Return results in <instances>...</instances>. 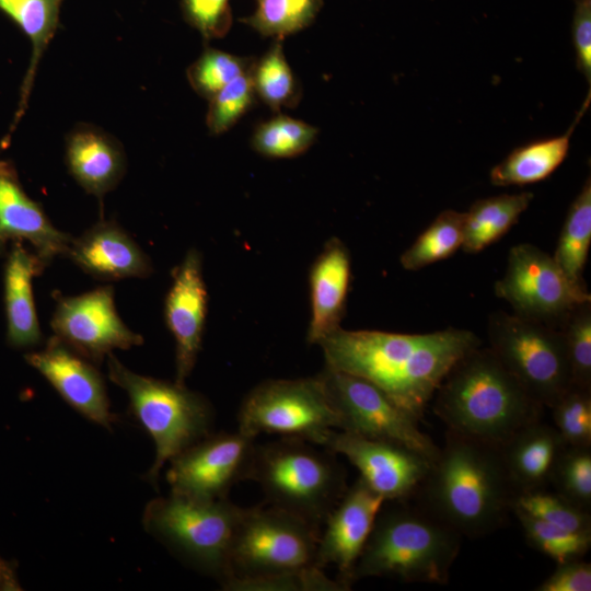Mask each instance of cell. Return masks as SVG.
Wrapping results in <instances>:
<instances>
[{"label":"cell","mask_w":591,"mask_h":591,"mask_svg":"<svg viewBox=\"0 0 591 591\" xmlns=\"http://www.w3.org/2000/svg\"><path fill=\"white\" fill-rule=\"evenodd\" d=\"M318 345L326 367L373 383L420 420L451 368L482 344L473 332L455 327L425 334L339 327Z\"/></svg>","instance_id":"obj_1"},{"label":"cell","mask_w":591,"mask_h":591,"mask_svg":"<svg viewBox=\"0 0 591 591\" xmlns=\"http://www.w3.org/2000/svg\"><path fill=\"white\" fill-rule=\"evenodd\" d=\"M417 494L424 509L462 536L475 538L501 525L517 491L499 445L448 429Z\"/></svg>","instance_id":"obj_2"},{"label":"cell","mask_w":591,"mask_h":591,"mask_svg":"<svg viewBox=\"0 0 591 591\" xmlns=\"http://www.w3.org/2000/svg\"><path fill=\"white\" fill-rule=\"evenodd\" d=\"M432 399L433 413L449 430L499 447L540 419L543 409L482 345L451 368Z\"/></svg>","instance_id":"obj_3"},{"label":"cell","mask_w":591,"mask_h":591,"mask_svg":"<svg viewBox=\"0 0 591 591\" xmlns=\"http://www.w3.org/2000/svg\"><path fill=\"white\" fill-rule=\"evenodd\" d=\"M462 537L421 506L381 509L351 581L389 577L445 584Z\"/></svg>","instance_id":"obj_4"},{"label":"cell","mask_w":591,"mask_h":591,"mask_svg":"<svg viewBox=\"0 0 591 591\" xmlns=\"http://www.w3.org/2000/svg\"><path fill=\"white\" fill-rule=\"evenodd\" d=\"M333 455L299 438L256 444L250 480L266 503L320 526L347 489L345 470Z\"/></svg>","instance_id":"obj_5"},{"label":"cell","mask_w":591,"mask_h":591,"mask_svg":"<svg viewBox=\"0 0 591 591\" xmlns=\"http://www.w3.org/2000/svg\"><path fill=\"white\" fill-rule=\"evenodd\" d=\"M244 508L228 498L198 499L176 493L144 508V530L190 568L221 584L229 576L233 536Z\"/></svg>","instance_id":"obj_6"},{"label":"cell","mask_w":591,"mask_h":591,"mask_svg":"<svg viewBox=\"0 0 591 591\" xmlns=\"http://www.w3.org/2000/svg\"><path fill=\"white\" fill-rule=\"evenodd\" d=\"M107 367L111 381L127 393L132 414L154 441L155 459L146 479L157 484L166 462L211 433L212 407L185 384L138 374L112 352Z\"/></svg>","instance_id":"obj_7"},{"label":"cell","mask_w":591,"mask_h":591,"mask_svg":"<svg viewBox=\"0 0 591 591\" xmlns=\"http://www.w3.org/2000/svg\"><path fill=\"white\" fill-rule=\"evenodd\" d=\"M318 540V525L291 512L266 502L244 508L232 541L229 576L222 583L317 567Z\"/></svg>","instance_id":"obj_8"},{"label":"cell","mask_w":591,"mask_h":591,"mask_svg":"<svg viewBox=\"0 0 591 591\" xmlns=\"http://www.w3.org/2000/svg\"><path fill=\"white\" fill-rule=\"evenodd\" d=\"M487 333L491 351L543 407L551 408L572 385L559 328L498 311L489 316Z\"/></svg>","instance_id":"obj_9"},{"label":"cell","mask_w":591,"mask_h":591,"mask_svg":"<svg viewBox=\"0 0 591 591\" xmlns=\"http://www.w3.org/2000/svg\"><path fill=\"white\" fill-rule=\"evenodd\" d=\"M237 422L241 432L256 438L275 433L321 445L339 417L317 375L292 380H267L244 398Z\"/></svg>","instance_id":"obj_10"},{"label":"cell","mask_w":591,"mask_h":591,"mask_svg":"<svg viewBox=\"0 0 591 591\" xmlns=\"http://www.w3.org/2000/svg\"><path fill=\"white\" fill-rule=\"evenodd\" d=\"M495 293L514 314L555 328L579 304L591 302L587 287L571 282L553 256L529 243L510 248Z\"/></svg>","instance_id":"obj_11"},{"label":"cell","mask_w":591,"mask_h":591,"mask_svg":"<svg viewBox=\"0 0 591 591\" xmlns=\"http://www.w3.org/2000/svg\"><path fill=\"white\" fill-rule=\"evenodd\" d=\"M318 376L339 417L338 430L397 442L436 460L440 448L420 430L419 419L396 405L376 385L326 366Z\"/></svg>","instance_id":"obj_12"},{"label":"cell","mask_w":591,"mask_h":591,"mask_svg":"<svg viewBox=\"0 0 591 591\" xmlns=\"http://www.w3.org/2000/svg\"><path fill=\"white\" fill-rule=\"evenodd\" d=\"M255 439L240 430L210 433L170 460L171 491L198 499L228 498L239 482L248 480Z\"/></svg>","instance_id":"obj_13"},{"label":"cell","mask_w":591,"mask_h":591,"mask_svg":"<svg viewBox=\"0 0 591 591\" xmlns=\"http://www.w3.org/2000/svg\"><path fill=\"white\" fill-rule=\"evenodd\" d=\"M50 321L54 335L91 362L100 363L114 349H129L143 343L119 317L112 286L66 297L54 296Z\"/></svg>","instance_id":"obj_14"},{"label":"cell","mask_w":591,"mask_h":591,"mask_svg":"<svg viewBox=\"0 0 591 591\" xmlns=\"http://www.w3.org/2000/svg\"><path fill=\"white\" fill-rule=\"evenodd\" d=\"M320 447L344 455L385 501L416 495L433 462L407 445L336 429L325 436Z\"/></svg>","instance_id":"obj_15"},{"label":"cell","mask_w":591,"mask_h":591,"mask_svg":"<svg viewBox=\"0 0 591 591\" xmlns=\"http://www.w3.org/2000/svg\"><path fill=\"white\" fill-rule=\"evenodd\" d=\"M385 500L360 477L346 489L338 503L327 515L320 534L316 566L334 565L335 578L348 590L355 566L364 548L374 522Z\"/></svg>","instance_id":"obj_16"},{"label":"cell","mask_w":591,"mask_h":591,"mask_svg":"<svg viewBox=\"0 0 591 591\" xmlns=\"http://www.w3.org/2000/svg\"><path fill=\"white\" fill-rule=\"evenodd\" d=\"M208 293L201 256L189 250L173 270L172 285L164 301L165 323L175 340V382L185 384L201 348Z\"/></svg>","instance_id":"obj_17"},{"label":"cell","mask_w":591,"mask_h":591,"mask_svg":"<svg viewBox=\"0 0 591 591\" xmlns=\"http://www.w3.org/2000/svg\"><path fill=\"white\" fill-rule=\"evenodd\" d=\"M25 360L72 408L89 420L112 428L115 418L109 409L105 382L91 361L55 335L42 350L26 354Z\"/></svg>","instance_id":"obj_18"},{"label":"cell","mask_w":591,"mask_h":591,"mask_svg":"<svg viewBox=\"0 0 591 591\" xmlns=\"http://www.w3.org/2000/svg\"><path fill=\"white\" fill-rule=\"evenodd\" d=\"M72 239L25 193L13 163L0 160V252L10 241H27L48 265L56 256H66Z\"/></svg>","instance_id":"obj_19"},{"label":"cell","mask_w":591,"mask_h":591,"mask_svg":"<svg viewBox=\"0 0 591 591\" xmlns=\"http://www.w3.org/2000/svg\"><path fill=\"white\" fill-rule=\"evenodd\" d=\"M66 256L84 273L102 280L146 278L153 270L149 256L113 221H100L73 237Z\"/></svg>","instance_id":"obj_20"},{"label":"cell","mask_w":591,"mask_h":591,"mask_svg":"<svg viewBox=\"0 0 591 591\" xmlns=\"http://www.w3.org/2000/svg\"><path fill=\"white\" fill-rule=\"evenodd\" d=\"M351 279L348 248L329 239L310 270L311 318L306 339L316 344L340 327Z\"/></svg>","instance_id":"obj_21"},{"label":"cell","mask_w":591,"mask_h":591,"mask_svg":"<svg viewBox=\"0 0 591 591\" xmlns=\"http://www.w3.org/2000/svg\"><path fill=\"white\" fill-rule=\"evenodd\" d=\"M66 163L77 183L102 199L126 172L120 143L102 129L86 124L76 126L66 138Z\"/></svg>","instance_id":"obj_22"},{"label":"cell","mask_w":591,"mask_h":591,"mask_svg":"<svg viewBox=\"0 0 591 591\" xmlns=\"http://www.w3.org/2000/svg\"><path fill=\"white\" fill-rule=\"evenodd\" d=\"M47 264L21 242H14L4 266L7 343L16 349L40 344V332L33 297V279Z\"/></svg>","instance_id":"obj_23"},{"label":"cell","mask_w":591,"mask_h":591,"mask_svg":"<svg viewBox=\"0 0 591 591\" xmlns=\"http://www.w3.org/2000/svg\"><path fill=\"white\" fill-rule=\"evenodd\" d=\"M565 447L555 427L540 419L525 425L501 444L503 464L517 494L545 488Z\"/></svg>","instance_id":"obj_24"},{"label":"cell","mask_w":591,"mask_h":591,"mask_svg":"<svg viewBox=\"0 0 591 591\" xmlns=\"http://www.w3.org/2000/svg\"><path fill=\"white\" fill-rule=\"evenodd\" d=\"M61 3L62 0H0V11L19 25L32 44L31 61L7 139L11 137L27 107L37 66L58 28Z\"/></svg>","instance_id":"obj_25"},{"label":"cell","mask_w":591,"mask_h":591,"mask_svg":"<svg viewBox=\"0 0 591 591\" xmlns=\"http://www.w3.org/2000/svg\"><path fill=\"white\" fill-rule=\"evenodd\" d=\"M533 194H503L476 200L464 212L462 250L476 254L502 237L528 209Z\"/></svg>","instance_id":"obj_26"},{"label":"cell","mask_w":591,"mask_h":591,"mask_svg":"<svg viewBox=\"0 0 591 591\" xmlns=\"http://www.w3.org/2000/svg\"><path fill=\"white\" fill-rule=\"evenodd\" d=\"M570 130L558 137L541 139L515 148L489 174L496 186L528 185L547 178L566 159Z\"/></svg>","instance_id":"obj_27"},{"label":"cell","mask_w":591,"mask_h":591,"mask_svg":"<svg viewBox=\"0 0 591 591\" xmlns=\"http://www.w3.org/2000/svg\"><path fill=\"white\" fill-rule=\"evenodd\" d=\"M591 244V179H586L580 193L569 207L557 242L554 260L567 278L586 287L583 270Z\"/></svg>","instance_id":"obj_28"},{"label":"cell","mask_w":591,"mask_h":591,"mask_svg":"<svg viewBox=\"0 0 591 591\" xmlns=\"http://www.w3.org/2000/svg\"><path fill=\"white\" fill-rule=\"evenodd\" d=\"M463 240L464 212L443 210L401 255V265L406 270H418L449 258L462 247Z\"/></svg>","instance_id":"obj_29"},{"label":"cell","mask_w":591,"mask_h":591,"mask_svg":"<svg viewBox=\"0 0 591 591\" xmlns=\"http://www.w3.org/2000/svg\"><path fill=\"white\" fill-rule=\"evenodd\" d=\"M251 77L256 96L274 112L299 104L301 88L286 60L281 40L276 39L258 60H254Z\"/></svg>","instance_id":"obj_30"},{"label":"cell","mask_w":591,"mask_h":591,"mask_svg":"<svg viewBox=\"0 0 591 591\" xmlns=\"http://www.w3.org/2000/svg\"><path fill=\"white\" fill-rule=\"evenodd\" d=\"M324 0H256L253 14L242 20L264 36L282 40L308 27L323 7Z\"/></svg>","instance_id":"obj_31"},{"label":"cell","mask_w":591,"mask_h":591,"mask_svg":"<svg viewBox=\"0 0 591 591\" xmlns=\"http://www.w3.org/2000/svg\"><path fill=\"white\" fill-rule=\"evenodd\" d=\"M316 136L314 126L279 113L255 128L252 147L265 157L293 158L304 153Z\"/></svg>","instance_id":"obj_32"},{"label":"cell","mask_w":591,"mask_h":591,"mask_svg":"<svg viewBox=\"0 0 591 591\" xmlns=\"http://www.w3.org/2000/svg\"><path fill=\"white\" fill-rule=\"evenodd\" d=\"M528 543L556 561L581 559L591 546V533L573 532L513 509Z\"/></svg>","instance_id":"obj_33"},{"label":"cell","mask_w":591,"mask_h":591,"mask_svg":"<svg viewBox=\"0 0 591 591\" xmlns=\"http://www.w3.org/2000/svg\"><path fill=\"white\" fill-rule=\"evenodd\" d=\"M512 509L573 532L591 533V515L557 491L543 489L518 493Z\"/></svg>","instance_id":"obj_34"},{"label":"cell","mask_w":591,"mask_h":591,"mask_svg":"<svg viewBox=\"0 0 591 591\" xmlns=\"http://www.w3.org/2000/svg\"><path fill=\"white\" fill-rule=\"evenodd\" d=\"M254 60L208 47L188 67L187 79L197 94L209 100L232 80L250 72Z\"/></svg>","instance_id":"obj_35"},{"label":"cell","mask_w":591,"mask_h":591,"mask_svg":"<svg viewBox=\"0 0 591 591\" xmlns=\"http://www.w3.org/2000/svg\"><path fill=\"white\" fill-rule=\"evenodd\" d=\"M551 483L558 494L590 511L591 447L566 445L556 462Z\"/></svg>","instance_id":"obj_36"},{"label":"cell","mask_w":591,"mask_h":591,"mask_svg":"<svg viewBox=\"0 0 591 591\" xmlns=\"http://www.w3.org/2000/svg\"><path fill=\"white\" fill-rule=\"evenodd\" d=\"M551 409L566 445L591 447V389L572 384Z\"/></svg>","instance_id":"obj_37"},{"label":"cell","mask_w":591,"mask_h":591,"mask_svg":"<svg viewBox=\"0 0 591 591\" xmlns=\"http://www.w3.org/2000/svg\"><path fill=\"white\" fill-rule=\"evenodd\" d=\"M572 384L591 389V302L575 308L559 326Z\"/></svg>","instance_id":"obj_38"},{"label":"cell","mask_w":591,"mask_h":591,"mask_svg":"<svg viewBox=\"0 0 591 591\" xmlns=\"http://www.w3.org/2000/svg\"><path fill=\"white\" fill-rule=\"evenodd\" d=\"M251 71L246 72L209 99L206 124L212 135H221L232 128L255 104Z\"/></svg>","instance_id":"obj_39"},{"label":"cell","mask_w":591,"mask_h":591,"mask_svg":"<svg viewBox=\"0 0 591 591\" xmlns=\"http://www.w3.org/2000/svg\"><path fill=\"white\" fill-rule=\"evenodd\" d=\"M227 591H345L336 579L328 578L322 568L300 572L273 575L251 579H229L221 584Z\"/></svg>","instance_id":"obj_40"},{"label":"cell","mask_w":591,"mask_h":591,"mask_svg":"<svg viewBox=\"0 0 591 591\" xmlns=\"http://www.w3.org/2000/svg\"><path fill=\"white\" fill-rule=\"evenodd\" d=\"M184 19L206 40L221 38L232 25L229 0H181Z\"/></svg>","instance_id":"obj_41"},{"label":"cell","mask_w":591,"mask_h":591,"mask_svg":"<svg viewBox=\"0 0 591 591\" xmlns=\"http://www.w3.org/2000/svg\"><path fill=\"white\" fill-rule=\"evenodd\" d=\"M536 591H590L591 565L581 559L557 564L554 572L548 576Z\"/></svg>","instance_id":"obj_42"},{"label":"cell","mask_w":591,"mask_h":591,"mask_svg":"<svg viewBox=\"0 0 591 591\" xmlns=\"http://www.w3.org/2000/svg\"><path fill=\"white\" fill-rule=\"evenodd\" d=\"M572 42L577 69L591 83V0H576L572 19Z\"/></svg>","instance_id":"obj_43"},{"label":"cell","mask_w":591,"mask_h":591,"mask_svg":"<svg viewBox=\"0 0 591 591\" xmlns=\"http://www.w3.org/2000/svg\"><path fill=\"white\" fill-rule=\"evenodd\" d=\"M0 590L15 591L21 590L18 582L15 569L12 563H9L0 557Z\"/></svg>","instance_id":"obj_44"}]
</instances>
